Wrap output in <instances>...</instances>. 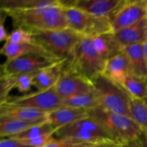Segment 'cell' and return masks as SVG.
<instances>
[{
	"instance_id": "cell-6",
	"label": "cell",
	"mask_w": 147,
	"mask_h": 147,
	"mask_svg": "<svg viewBox=\"0 0 147 147\" xmlns=\"http://www.w3.org/2000/svg\"><path fill=\"white\" fill-rule=\"evenodd\" d=\"M55 138L88 144L115 142L103 126L90 116L57 129L55 133Z\"/></svg>"
},
{
	"instance_id": "cell-23",
	"label": "cell",
	"mask_w": 147,
	"mask_h": 147,
	"mask_svg": "<svg viewBox=\"0 0 147 147\" xmlns=\"http://www.w3.org/2000/svg\"><path fill=\"white\" fill-rule=\"evenodd\" d=\"M46 121H47V119L32 122L0 117V136L2 139L15 136Z\"/></svg>"
},
{
	"instance_id": "cell-34",
	"label": "cell",
	"mask_w": 147,
	"mask_h": 147,
	"mask_svg": "<svg viewBox=\"0 0 147 147\" xmlns=\"http://www.w3.org/2000/svg\"><path fill=\"white\" fill-rule=\"evenodd\" d=\"M144 50H145V55H146V64H147V42L144 43Z\"/></svg>"
},
{
	"instance_id": "cell-14",
	"label": "cell",
	"mask_w": 147,
	"mask_h": 147,
	"mask_svg": "<svg viewBox=\"0 0 147 147\" xmlns=\"http://www.w3.org/2000/svg\"><path fill=\"white\" fill-rule=\"evenodd\" d=\"M125 0H77L76 7L96 17L111 20Z\"/></svg>"
},
{
	"instance_id": "cell-10",
	"label": "cell",
	"mask_w": 147,
	"mask_h": 147,
	"mask_svg": "<svg viewBox=\"0 0 147 147\" xmlns=\"http://www.w3.org/2000/svg\"><path fill=\"white\" fill-rule=\"evenodd\" d=\"M55 86L56 92L63 100L87 94L94 90L92 81L67 68L65 63L61 76Z\"/></svg>"
},
{
	"instance_id": "cell-22",
	"label": "cell",
	"mask_w": 147,
	"mask_h": 147,
	"mask_svg": "<svg viewBox=\"0 0 147 147\" xmlns=\"http://www.w3.org/2000/svg\"><path fill=\"white\" fill-rule=\"evenodd\" d=\"M0 52L1 55L7 57V60H14L17 57L30 54H42L50 55L44 50L42 47H41L37 42L13 44L7 41L1 47Z\"/></svg>"
},
{
	"instance_id": "cell-7",
	"label": "cell",
	"mask_w": 147,
	"mask_h": 147,
	"mask_svg": "<svg viewBox=\"0 0 147 147\" xmlns=\"http://www.w3.org/2000/svg\"><path fill=\"white\" fill-rule=\"evenodd\" d=\"M69 28L83 37H92L106 33H113L109 19L96 17L77 7L65 9Z\"/></svg>"
},
{
	"instance_id": "cell-13",
	"label": "cell",
	"mask_w": 147,
	"mask_h": 147,
	"mask_svg": "<svg viewBox=\"0 0 147 147\" xmlns=\"http://www.w3.org/2000/svg\"><path fill=\"white\" fill-rule=\"evenodd\" d=\"M39 71L24 74L0 76V103L7 100L9 93L16 88L20 93H28L33 86V82Z\"/></svg>"
},
{
	"instance_id": "cell-8",
	"label": "cell",
	"mask_w": 147,
	"mask_h": 147,
	"mask_svg": "<svg viewBox=\"0 0 147 147\" xmlns=\"http://www.w3.org/2000/svg\"><path fill=\"white\" fill-rule=\"evenodd\" d=\"M0 105L32 108L47 112L63 107V99L56 92L55 86L47 90H37L22 96H9L5 102Z\"/></svg>"
},
{
	"instance_id": "cell-3",
	"label": "cell",
	"mask_w": 147,
	"mask_h": 147,
	"mask_svg": "<svg viewBox=\"0 0 147 147\" xmlns=\"http://www.w3.org/2000/svg\"><path fill=\"white\" fill-rule=\"evenodd\" d=\"M106 61L94 47L91 37H83L73 51L71 59L65 61L70 70L81 75L90 81L105 72Z\"/></svg>"
},
{
	"instance_id": "cell-20",
	"label": "cell",
	"mask_w": 147,
	"mask_h": 147,
	"mask_svg": "<svg viewBox=\"0 0 147 147\" xmlns=\"http://www.w3.org/2000/svg\"><path fill=\"white\" fill-rule=\"evenodd\" d=\"M66 60L40 70L33 82V86L37 90H45L53 87L58 81Z\"/></svg>"
},
{
	"instance_id": "cell-18",
	"label": "cell",
	"mask_w": 147,
	"mask_h": 147,
	"mask_svg": "<svg viewBox=\"0 0 147 147\" xmlns=\"http://www.w3.org/2000/svg\"><path fill=\"white\" fill-rule=\"evenodd\" d=\"M49 112L27 107H16L0 105V117L26 121H39L47 119Z\"/></svg>"
},
{
	"instance_id": "cell-24",
	"label": "cell",
	"mask_w": 147,
	"mask_h": 147,
	"mask_svg": "<svg viewBox=\"0 0 147 147\" xmlns=\"http://www.w3.org/2000/svg\"><path fill=\"white\" fill-rule=\"evenodd\" d=\"M120 86L132 98L144 99L147 92V78H142L131 74L126 76Z\"/></svg>"
},
{
	"instance_id": "cell-36",
	"label": "cell",
	"mask_w": 147,
	"mask_h": 147,
	"mask_svg": "<svg viewBox=\"0 0 147 147\" xmlns=\"http://www.w3.org/2000/svg\"><path fill=\"white\" fill-rule=\"evenodd\" d=\"M146 42H147V19H146Z\"/></svg>"
},
{
	"instance_id": "cell-2",
	"label": "cell",
	"mask_w": 147,
	"mask_h": 147,
	"mask_svg": "<svg viewBox=\"0 0 147 147\" xmlns=\"http://www.w3.org/2000/svg\"><path fill=\"white\" fill-rule=\"evenodd\" d=\"M88 115L98 122L113 140L120 144L135 140L144 134L131 117L109 111L100 106L89 110Z\"/></svg>"
},
{
	"instance_id": "cell-29",
	"label": "cell",
	"mask_w": 147,
	"mask_h": 147,
	"mask_svg": "<svg viewBox=\"0 0 147 147\" xmlns=\"http://www.w3.org/2000/svg\"><path fill=\"white\" fill-rule=\"evenodd\" d=\"M93 144L81 143V142H74L67 139H58L55 138L53 140L43 147H87Z\"/></svg>"
},
{
	"instance_id": "cell-35",
	"label": "cell",
	"mask_w": 147,
	"mask_h": 147,
	"mask_svg": "<svg viewBox=\"0 0 147 147\" xmlns=\"http://www.w3.org/2000/svg\"><path fill=\"white\" fill-rule=\"evenodd\" d=\"M144 100L145 102H146V103L147 104V92H146V97L144 98Z\"/></svg>"
},
{
	"instance_id": "cell-5",
	"label": "cell",
	"mask_w": 147,
	"mask_h": 147,
	"mask_svg": "<svg viewBox=\"0 0 147 147\" xmlns=\"http://www.w3.org/2000/svg\"><path fill=\"white\" fill-rule=\"evenodd\" d=\"M92 83L100 107L109 111L131 117V96L120 85L105 74L98 76Z\"/></svg>"
},
{
	"instance_id": "cell-33",
	"label": "cell",
	"mask_w": 147,
	"mask_h": 147,
	"mask_svg": "<svg viewBox=\"0 0 147 147\" xmlns=\"http://www.w3.org/2000/svg\"><path fill=\"white\" fill-rule=\"evenodd\" d=\"M122 144L117 143L115 142H103V143L96 144L90 145L87 147H120Z\"/></svg>"
},
{
	"instance_id": "cell-37",
	"label": "cell",
	"mask_w": 147,
	"mask_h": 147,
	"mask_svg": "<svg viewBox=\"0 0 147 147\" xmlns=\"http://www.w3.org/2000/svg\"><path fill=\"white\" fill-rule=\"evenodd\" d=\"M146 136H147V135H146Z\"/></svg>"
},
{
	"instance_id": "cell-28",
	"label": "cell",
	"mask_w": 147,
	"mask_h": 147,
	"mask_svg": "<svg viewBox=\"0 0 147 147\" xmlns=\"http://www.w3.org/2000/svg\"><path fill=\"white\" fill-rule=\"evenodd\" d=\"M7 41L13 44L36 42L32 33L22 28H15L9 34Z\"/></svg>"
},
{
	"instance_id": "cell-1",
	"label": "cell",
	"mask_w": 147,
	"mask_h": 147,
	"mask_svg": "<svg viewBox=\"0 0 147 147\" xmlns=\"http://www.w3.org/2000/svg\"><path fill=\"white\" fill-rule=\"evenodd\" d=\"M9 17L14 28L30 32L65 29L68 27L64 9L57 2L52 5L26 9H0Z\"/></svg>"
},
{
	"instance_id": "cell-15",
	"label": "cell",
	"mask_w": 147,
	"mask_h": 147,
	"mask_svg": "<svg viewBox=\"0 0 147 147\" xmlns=\"http://www.w3.org/2000/svg\"><path fill=\"white\" fill-rule=\"evenodd\" d=\"M88 116V111L63 106L49 112L47 121L57 131L60 128Z\"/></svg>"
},
{
	"instance_id": "cell-9",
	"label": "cell",
	"mask_w": 147,
	"mask_h": 147,
	"mask_svg": "<svg viewBox=\"0 0 147 147\" xmlns=\"http://www.w3.org/2000/svg\"><path fill=\"white\" fill-rule=\"evenodd\" d=\"M63 61L51 55L30 54L11 60H6L1 65V75L13 76L40 71Z\"/></svg>"
},
{
	"instance_id": "cell-27",
	"label": "cell",
	"mask_w": 147,
	"mask_h": 147,
	"mask_svg": "<svg viewBox=\"0 0 147 147\" xmlns=\"http://www.w3.org/2000/svg\"><path fill=\"white\" fill-rule=\"evenodd\" d=\"M131 118L147 135V104L144 99L131 97Z\"/></svg>"
},
{
	"instance_id": "cell-26",
	"label": "cell",
	"mask_w": 147,
	"mask_h": 147,
	"mask_svg": "<svg viewBox=\"0 0 147 147\" xmlns=\"http://www.w3.org/2000/svg\"><path fill=\"white\" fill-rule=\"evenodd\" d=\"M57 0H0V9H26L55 4Z\"/></svg>"
},
{
	"instance_id": "cell-17",
	"label": "cell",
	"mask_w": 147,
	"mask_h": 147,
	"mask_svg": "<svg viewBox=\"0 0 147 147\" xmlns=\"http://www.w3.org/2000/svg\"><path fill=\"white\" fill-rule=\"evenodd\" d=\"M103 74L120 85L126 76L133 74L130 60L124 52L106 61Z\"/></svg>"
},
{
	"instance_id": "cell-12",
	"label": "cell",
	"mask_w": 147,
	"mask_h": 147,
	"mask_svg": "<svg viewBox=\"0 0 147 147\" xmlns=\"http://www.w3.org/2000/svg\"><path fill=\"white\" fill-rule=\"evenodd\" d=\"M56 129L48 121L34 126L21 134L11 136L24 144L32 147H43L55 139Z\"/></svg>"
},
{
	"instance_id": "cell-21",
	"label": "cell",
	"mask_w": 147,
	"mask_h": 147,
	"mask_svg": "<svg viewBox=\"0 0 147 147\" xmlns=\"http://www.w3.org/2000/svg\"><path fill=\"white\" fill-rule=\"evenodd\" d=\"M123 52L130 60L133 75L147 78V64L144 44H136L124 47Z\"/></svg>"
},
{
	"instance_id": "cell-30",
	"label": "cell",
	"mask_w": 147,
	"mask_h": 147,
	"mask_svg": "<svg viewBox=\"0 0 147 147\" xmlns=\"http://www.w3.org/2000/svg\"><path fill=\"white\" fill-rule=\"evenodd\" d=\"M120 147H147V136L144 134L142 136L128 143L123 144Z\"/></svg>"
},
{
	"instance_id": "cell-19",
	"label": "cell",
	"mask_w": 147,
	"mask_h": 147,
	"mask_svg": "<svg viewBox=\"0 0 147 147\" xmlns=\"http://www.w3.org/2000/svg\"><path fill=\"white\" fill-rule=\"evenodd\" d=\"M91 40L96 50L106 61L123 51V47L116 40L113 33L94 36Z\"/></svg>"
},
{
	"instance_id": "cell-4",
	"label": "cell",
	"mask_w": 147,
	"mask_h": 147,
	"mask_svg": "<svg viewBox=\"0 0 147 147\" xmlns=\"http://www.w3.org/2000/svg\"><path fill=\"white\" fill-rule=\"evenodd\" d=\"M31 33L36 42L42 47L48 54L67 61L71 59L75 47L83 37L69 27Z\"/></svg>"
},
{
	"instance_id": "cell-31",
	"label": "cell",
	"mask_w": 147,
	"mask_h": 147,
	"mask_svg": "<svg viewBox=\"0 0 147 147\" xmlns=\"http://www.w3.org/2000/svg\"><path fill=\"white\" fill-rule=\"evenodd\" d=\"M0 147H32L24 144L12 138H2L0 142Z\"/></svg>"
},
{
	"instance_id": "cell-32",
	"label": "cell",
	"mask_w": 147,
	"mask_h": 147,
	"mask_svg": "<svg viewBox=\"0 0 147 147\" xmlns=\"http://www.w3.org/2000/svg\"><path fill=\"white\" fill-rule=\"evenodd\" d=\"M6 17H7V14L3 11H1V17H0V41L1 42H7L9 36V34L7 32L4 27V21Z\"/></svg>"
},
{
	"instance_id": "cell-11",
	"label": "cell",
	"mask_w": 147,
	"mask_h": 147,
	"mask_svg": "<svg viewBox=\"0 0 147 147\" xmlns=\"http://www.w3.org/2000/svg\"><path fill=\"white\" fill-rule=\"evenodd\" d=\"M147 18V0H125L111 18L113 33Z\"/></svg>"
},
{
	"instance_id": "cell-16",
	"label": "cell",
	"mask_w": 147,
	"mask_h": 147,
	"mask_svg": "<svg viewBox=\"0 0 147 147\" xmlns=\"http://www.w3.org/2000/svg\"><path fill=\"white\" fill-rule=\"evenodd\" d=\"M146 19L113 33L116 40L123 47L146 42Z\"/></svg>"
},
{
	"instance_id": "cell-25",
	"label": "cell",
	"mask_w": 147,
	"mask_h": 147,
	"mask_svg": "<svg viewBox=\"0 0 147 147\" xmlns=\"http://www.w3.org/2000/svg\"><path fill=\"white\" fill-rule=\"evenodd\" d=\"M63 106L84 109L89 111L100 106L98 98L95 90L87 94L73 96L69 98L63 100Z\"/></svg>"
}]
</instances>
